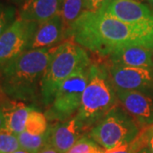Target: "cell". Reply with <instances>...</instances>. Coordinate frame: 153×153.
I'll list each match as a JSON object with an SVG mask.
<instances>
[{
	"label": "cell",
	"instance_id": "6da1fadb",
	"mask_svg": "<svg viewBox=\"0 0 153 153\" xmlns=\"http://www.w3.org/2000/svg\"><path fill=\"white\" fill-rule=\"evenodd\" d=\"M81 47L100 56L130 45L153 46V22L128 24L100 10L84 11L66 33Z\"/></svg>",
	"mask_w": 153,
	"mask_h": 153
},
{
	"label": "cell",
	"instance_id": "4fadbf2b",
	"mask_svg": "<svg viewBox=\"0 0 153 153\" xmlns=\"http://www.w3.org/2000/svg\"><path fill=\"white\" fill-rule=\"evenodd\" d=\"M66 38V31L60 14L38 24L29 49L52 48Z\"/></svg>",
	"mask_w": 153,
	"mask_h": 153
},
{
	"label": "cell",
	"instance_id": "7402d4cb",
	"mask_svg": "<svg viewBox=\"0 0 153 153\" xmlns=\"http://www.w3.org/2000/svg\"><path fill=\"white\" fill-rule=\"evenodd\" d=\"M141 148L142 146L140 143L139 142L138 139L135 138L132 142L123 144L114 148L105 150L103 153H136Z\"/></svg>",
	"mask_w": 153,
	"mask_h": 153
},
{
	"label": "cell",
	"instance_id": "603a6c76",
	"mask_svg": "<svg viewBox=\"0 0 153 153\" xmlns=\"http://www.w3.org/2000/svg\"><path fill=\"white\" fill-rule=\"evenodd\" d=\"M139 136L142 141L143 146L147 148L150 152L153 153V124L141 128Z\"/></svg>",
	"mask_w": 153,
	"mask_h": 153
},
{
	"label": "cell",
	"instance_id": "7c38bea8",
	"mask_svg": "<svg viewBox=\"0 0 153 153\" xmlns=\"http://www.w3.org/2000/svg\"><path fill=\"white\" fill-rule=\"evenodd\" d=\"M111 65L152 68V50L143 45H130L114 50L109 55Z\"/></svg>",
	"mask_w": 153,
	"mask_h": 153
},
{
	"label": "cell",
	"instance_id": "ac0fdd59",
	"mask_svg": "<svg viewBox=\"0 0 153 153\" xmlns=\"http://www.w3.org/2000/svg\"><path fill=\"white\" fill-rule=\"evenodd\" d=\"M48 129V119L45 115L32 108L26 123L25 131L33 135H43L47 133Z\"/></svg>",
	"mask_w": 153,
	"mask_h": 153
},
{
	"label": "cell",
	"instance_id": "277c9868",
	"mask_svg": "<svg viewBox=\"0 0 153 153\" xmlns=\"http://www.w3.org/2000/svg\"><path fill=\"white\" fill-rule=\"evenodd\" d=\"M90 62L85 49L72 39L55 48L41 85L42 104L49 106L60 84L80 66Z\"/></svg>",
	"mask_w": 153,
	"mask_h": 153
},
{
	"label": "cell",
	"instance_id": "30bf717a",
	"mask_svg": "<svg viewBox=\"0 0 153 153\" xmlns=\"http://www.w3.org/2000/svg\"><path fill=\"white\" fill-rule=\"evenodd\" d=\"M100 10L128 24L153 22V13L147 4L135 0H114L105 4Z\"/></svg>",
	"mask_w": 153,
	"mask_h": 153
},
{
	"label": "cell",
	"instance_id": "7a4b0ae2",
	"mask_svg": "<svg viewBox=\"0 0 153 153\" xmlns=\"http://www.w3.org/2000/svg\"><path fill=\"white\" fill-rule=\"evenodd\" d=\"M54 47L28 49L1 71V89L9 98L22 102L40 99L41 85Z\"/></svg>",
	"mask_w": 153,
	"mask_h": 153
},
{
	"label": "cell",
	"instance_id": "52a82bcc",
	"mask_svg": "<svg viewBox=\"0 0 153 153\" xmlns=\"http://www.w3.org/2000/svg\"><path fill=\"white\" fill-rule=\"evenodd\" d=\"M38 23L20 18L0 37V72L13 60L29 49Z\"/></svg>",
	"mask_w": 153,
	"mask_h": 153
},
{
	"label": "cell",
	"instance_id": "484cf974",
	"mask_svg": "<svg viewBox=\"0 0 153 153\" xmlns=\"http://www.w3.org/2000/svg\"><path fill=\"white\" fill-rule=\"evenodd\" d=\"M5 128V121H4V117L3 114L2 109L0 107V129Z\"/></svg>",
	"mask_w": 153,
	"mask_h": 153
},
{
	"label": "cell",
	"instance_id": "f546056e",
	"mask_svg": "<svg viewBox=\"0 0 153 153\" xmlns=\"http://www.w3.org/2000/svg\"><path fill=\"white\" fill-rule=\"evenodd\" d=\"M151 50H152V68H153V46L151 48Z\"/></svg>",
	"mask_w": 153,
	"mask_h": 153
},
{
	"label": "cell",
	"instance_id": "8fae6325",
	"mask_svg": "<svg viewBox=\"0 0 153 153\" xmlns=\"http://www.w3.org/2000/svg\"><path fill=\"white\" fill-rule=\"evenodd\" d=\"M85 130L75 117L49 126V144L60 153H66L83 136Z\"/></svg>",
	"mask_w": 153,
	"mask_h": 153
},
{
	"label": "cell",
	"instance_id": "44dd1931",
	"mask_svg": "<svg viewBox=\"0 0 153 153\" xmlns=\"http://www.w3.org/2000/svg\"><path fill=\"white\" fill-rule=\"evenodd\" d=\"M16 16L15 7L0 3V37L16 20Z\"/></svg>",
	"mask_w": 153,
	"mask_h": 153
},
{
	"label": "cell",
	"instance_id": "cb8c5ba5",
	"mask_svg": "<svg viewBox=\"0 0 153 153\" xmlns=\"http://www.w3.org/2000/svg\"><path fill=\"white\" fill-rule=\"evenodd\" d=\"M85 1V9L86 11H95L100 10L109 0H84Z\"/></svg>",
	"mask_w": 153,
	"mask_h": 153
},
{
	"label": "cell",
	"instance_id": "1f68e13d",
	"mask_svg": "<svg viewBox=\"0 0 153 153\" xmlns=\"http://www.w3.org/2000/svg\"><path fill=\"white\" fill-rule=\"evenodd\" d=\"M111 1H114V0H109V1L107 2V3H109V2H111ZM135 1H140V0H135ZM107 3H106V4H107Z\"/></svg>",
	"mask_w": 153,
	"mask_h": 153
},
{
	"label": "cell",
	"instance_id": "8992f818",
	"mask_svg": "<svg viewBox=\"0 0 153 153\" xmlns=\"http://www.w3.org/2000/svg\"><path fill=\"white\" fill-rule=\"evenodd\" d=\"M91 64L90 62L80 66L60 84L53 102L45 111L44 115L48 120L66 121L78 111L88 82Z\"/></svg>",
	"mask_w": 153,
	"mask_h": 153
},
{
	"label": "cell",
	"instance_id": "2e32d148",
	"mask_svg": "<svg viewBox=\"0 0 153 153\" xmlns=\"http://www.w3.org/2000/svg\"><path fill=\"white\" fill-rule=\"evenodd\" d=\"M84 11H86L84 0H62L60 14L66 31V33L72 24L82 16Z\"/></svg>",
	"mask_w": 153,
	"mask_h": 153
},
{
	"label": "cell",
	"instance_id": "e0dca14e",
	"mask_svg": "<svg viewBox=\"0 0 153 153\" xmlns=\"http://www.w3.org/2000/svg\"><path fill=\"white\" fill-rule=\"evenodd\" d=\"M21 149L29 153H38L49 142V127L45 134L33 135L25 130L17 135Z\"/></svg>",
	"mask_w": 153,
	"mask_h": 153
},
{
	"label": "cell",
	"instance_id": "9c48e42d",
	"mask_svg": "<svg viewBox=\"0 0 153 153\" xmlns=\"http://www.w3.org/2000/svg\"><path fill=\"white\" fill-rule=\"evenodd\" d=\"M115 89L126 91H153V69L108 66Z\"/></svg>",
	"mask_w": 153,
	"mask_h": 153
},
{
	"label": "cell",
	"instance_id": "3957f363",
	"mask_svg": "<svg viewBox=\"0 0 153 153\" xmlns=\"http://www.w3.org/2000/svg\"><path fill=\"white\" fill-rule=\"evenodd\" d=\"M117 100L108 66L101 63H93L90 66L88 82L75 117L87 131L104 117L117 105Z\"/></svg>",
	"mask_w": 153,
	"mask_h": 153
},
{
	"label": "cell",
	"instance_id": "4dcf8cb0",
	"mask_svg": "<svg viewBox=\"0 0 153 153\" xmlns=\"http://www.w3.org/2000/svg\"><path fill=\"white\" fill-rule=\"evenodd\" d=\"M11 1H14V2H22V1H23V3H24L26 0H11Z\"/></svg>",
	"mask_w": 153,
	"mask_h": 153
},
{
	"label": "cell",
	"instance_id": "d6986e66",
	"mask_svg": "<svg viewBox=\"0 0 153 153\" xmlns=\"http://www.w3.org/2000/svg\"><path fill=\"white\" fill-rule=\"evenodd\" d=\"M105 149L89 136H82L66 153H103Z\"/></svg>",
	"mask_w": 153,
	"mask_h": 153
},
{
	"label": "cell",
	"instance_id": "4316f807",
	"mask_svg": "<svg viewBox=\"0 0 153 153\" xmlns=\"http://www.w3.org/2000/svg\"><path fill=\"white\" fill-rule=\"evenodd\" d=\"M136 153H151V152H149V150H148L147 148L144 146V147H142L141 149H140Z\"/></svg>",
	"mask_w": 153,
	"mask_h": 153
},
{
	"label": "cell",
	"instance_id": "ffe728a7",
	"mask_svg": "<svg viewBox=\"0 0 153 153\" xmlns=\"http://www.w3.org/2000/svg\"><path fill=\"white\" fill-rule=\"evenodd\" d=\"M19 149L17 135L6 128L0 129V153H12Z\"/></svg>",
	"mask_w": 153,
	"mask_h": 153
},
{
	"label": "cell",
	"instance_id": "5b68a950",
	"mask_svg": "<svg viewBox=\"0 0 153 153\" xmlns=\"http://www.w3.org/2000/svg\"><path fill=\"white\" fill-rule=\"evenodd\" d=\"M141 128L121 105H115L90 129L88 136L105 150L132 142Z\"/></svg>",
	"mask_w": 153,
	"mask_h": 153
},
{
	"label": "cell",
	"instance_id": "d4e9b609",
	"mask_svg": "<svg viewBox=\"0 0 153 153\" xmlns=\"http://www.w3.org/2000/svg\"><path fill=\"white\" fill-rule=\"evenodd\" d=\"M38 153H60L56 149H55L52 145L50 144H48L47 146H45L40 152Z\"/></svg>",
	"mask_w": 153,
	"mask_h": 153
},
{
	"label": "cell",
	"instance_id": "5bb4252c",
	"mask_svg": "<svg viewBox=\"0 0 153 153\" xmlns=\"http://www.w3.org/2000/svg\"><path fill=\"white\" fill-rule=\"evenodd\" d=\"M61 4L62 0H26L19 10L17 18L40 24L59 15Z\"/></svg>",
	"mask_w": 153,
	"mask_h": 153
},
{
	"label": "cell",
	"instance_id": "ba28073f",
	"mask_svg": "<svg viewBox=\"0 0 153 153\" xmlns=\"http://www.w3.org/2000/svg\"><path fill=\"white\" fill-rule=\"evenodd\" d=\"M120 105L140 128L153 124V91H126L116 89Z\"/></svg>",
	"mask_w": 153,
	"mask_h": 153
},
{
	"label": "cell",
	"instance_id": "9a60e30c",
	"mask_svg": "<svg viewBox=\"0 0 153 153\" xmlns=\"http://www.w3.org/2000/svg\"><path fill=\"white\" fill-rule=\"evenodd\" d=\"M32 108L24 102L18 100H11L5 103L1 109L4 117L6 129L16 135L22 133L25 130L27 117Z\"/></svg>",
	"mask_w": 153,
	"mask_h": 153
},
{
	"label": "cell",
	"instance_id": "83f0119b",
	"mask_svg": "<svg viewBox=\"0 0 153 153\" xmlns=\"http://www.w3.org/2000/svg\"><path fill=\"white\" fill-rule=\"evenodd\" d=\"M148 1V4H149V7H150V9L152 10L153 13V0H147Z\"/></svg>",
	"mask_w": 153,
	"mask_h": 153
},
{
	"label": "cell",
	"instance_id": "f1b7e54d",
	"mask_svg": "<svg viewBox=\"0 0 153 153\" xmlns=\"http://www.w3.org/2000/svg\"><path fill=\"white\" fill-rule=\"evenodd\" d=\"M12 153H29L27 151H25V150H23V149H19V150H17L16 152H14Z\"/></svg>",
	"mask_w": 153,
	"mask_h": 153
}]
</instances>
